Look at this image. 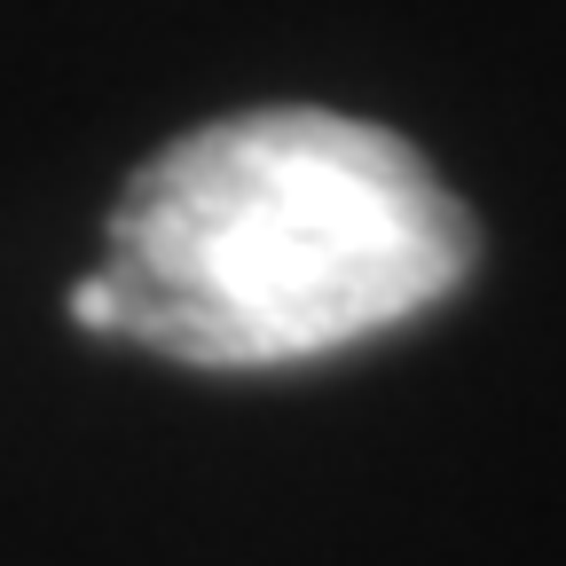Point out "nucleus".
I'll use <instances>...</instances> for the list:
<instances>
[{
    "mask_svg": "<svg viewBox=\"0 0 566 566\" xmlns=\"http://www.w3.org/2000/svg\"><path fill=\"white\" fill-rule=\"evenodd\" d=\"M472 268V212L401 134L338 111H237L142 166L111 212L118 338L268 370L409 323Z\"/></svg>",
    "mask_w": 566,
    "mask_h": 566,
    "instance_id": "nucleus-1",
    "label": "nucleus"
},
{
    "mask_svg": "<svg viewBox=\"0 0 566 566\" xmlns=\"http://www.w3.org/2000/svg\"><path fill=\"white\" fill-rule=\"evenodd\" d=\"M71 323L118 338V300H111V283H103V275H80V283H71Z\"/></svg>",
    "mask_w": 566,
    "mask_h": 566,
    "instance_id": "nucleus-2",
    "label": "nucleus"
}]
</instances>
